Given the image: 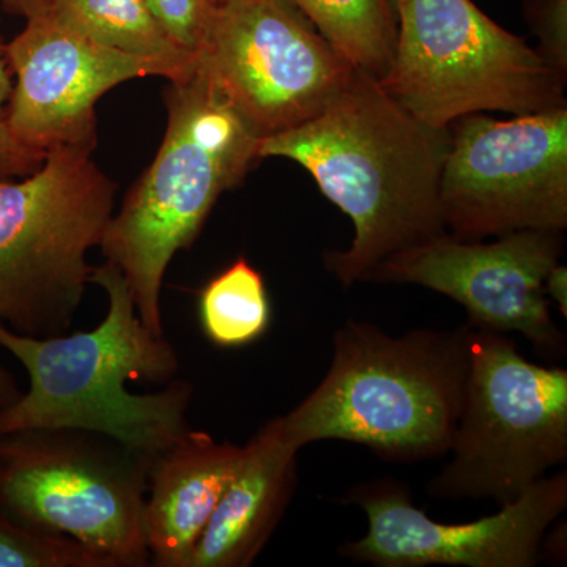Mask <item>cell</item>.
<instances>
[{
	"instance_id": "obj_1",
	"label": "cell",
	"mask_w": 567,
	"mask_h": 567,
	"mask_svg": "<svg viewBox=\"0 0 567 567\" xmlns=\"http://www.w3.org/2000/svg\"><path fill=\"white\" fill-rule=\"evenodd\" d=\"M447 147L450 128L417 121L379 80L353 69L315 118L262 137L259 156L303 166L352 219L350 248L324 256L349 289L388 257L446 234L440 178Z\"/></svg>"
},
{
	"instance_id": "obj_2",
	"label": "cell",
	"mask_w": 567,
	"mask_h": 567,
	"mask_svg": "<svg viewBox=\"0 0 567 567\" xmlns=\"http://www.w3.org/2000/svg\"><path fill=\"white\" fill-rule=\"evenodd\" d=\"M91 284L107 297L106 317L91 331L33 338L0 323V347L29 377L28 393L0 410V435L74 429L156 457L192 429L186 412L193 385L174 382L156 393H132L128 382H171L181 361L164 334L142 323L117 265L93 267Z\"/></svg>"
},
{
	"instance_id": "obj_3",
	"label": "cell",
	"mask_w": 567,
	"mask_h": 567,
	"mask_svg": "<svg viewBox=\"0 0 567 567\" xmlns=\"http://www.w3.org/2000/svg\"><path fill=\"white\" fill-rule=\"evenodd\" d=\"M470 324L391 336L347 320L333 334V360L319 386L279 416L298 451L341 440L385 462L445 456L464 409Z\"/></svg>"
},
{
	"instance_id": "obj_4",
	"label": "cell",
	"mask_w": 567,
	"mask_h": 567,
	"mask_svg": "<svg viewBox=\"0 0 567 567\" xmlns=\"http://www.w3.org/2000/svg\"><path fill=\"white\" fill-rule=\"evenodd\" d=\"M166 110L162 147L100 241L107 262L125 276L142 323L162 336L167 267L192 248L219 197L260 158L262 140L197 65L169 81Z\"/></svg>"
},
{
	"instance_id": "obj_5",
	"label": "cell",
	"mask_w": 567,
	"mask_h": 567,
	"mask_svg": "<svg viewBox=\"0 0 567 567\" xmlns=\"http://www.w3.org/2000/svg\"><path fill=\"white\" fill-rule=\"evenodd\" d=\"M92 153L55 148L33 173L0 178V323L14 333H66L91 284L87 252L118 188Z\"/></svg>"
},
{
	"instance_id": "obj_6",
	"label": "cell",
	"mask_w": 567,
	"mask_h": 567,
	"mask_svg": "<svg viewBox=\"0 0 567 567\" xmlns=\"http://www.w3.org/2000/svg\"><path fill=\"white\" fill-rule=\"evenodd\" d=\"M393 6L398 41L380 84L417 121L447 130L477 112L525 115L566 106L565 78L473 0Z\"/></svg>"
},
{
	"instance_id": "obj_7",
	"label": "cell",
	"mask_w": 567,
	"mask_h": 567,
	"mask_svg": "<svg viewBox=\"0 0 567 567\" xmlns=\"http://www.w3.org/2000/svg\"><path fill=\"white\" fill-rule=\"evenodd\" d=\"M464 409L436 499L514 502L567 461V371L529 363L506 333L470 327Z\"/></svg>"
},
{
	"instance_id": "obj_8",
	"label": "cell",
	"mask_w": 567,
	"mask_h": 567,
	"mask_svg": "<svg viewBox=\"0 0 567 567\" xmlns=\"http://www.w3.org/2000/svg\"><path fill=\"white\" fill-rule=\"evenodd\" d=\"M152 458L74 429L0 435V511L76 540L111 567L151 565L144 506Z\"/></svg>"
},
{
	"instance_id": "obj_9",
	"label": "cell",
	"mask_w": 567,
	"mask_h": 567,
	"mask_svg": "<svg viewBox=\"0 0 567 567\" xmlns=\"http://www.w3.org/2000/svg\"><path fill=\"white\" fill-rule=\"evenodd\" d=\"M446 233L477 241L567 226V107L496 121L470 114L450 126L440 178Z\"/></svg>"
},
{
	"instance_id": "obj_10",
	"label": "cell",
	"mask_w": 567,
	"mask_h": 567,
	"mask_svg": "<svg viewBox=\"0 0 567 567\" xmlns=\"http://www.w3.org/2000/svg\"><path fill=\"white\" fill-rule=\"evenodd\" d=\"M196 65L260 137L315 118L353 71L292 0H223Z\"/></svg>"
},
{
	"instance_id": "obj_11",
	"label": "cell",
	"mask_w": 567,
	"mask_h": 567,
	"mask_svg": "<svg viewBox=\"0 0 567 567\" xmlns=\"http://www.w3.org/2000/svg\"><path fill=\"white\" fill-rule=\"evenodd\" d=\"M368 517V532L339 548L357 563L379 567H533L548 529L567 507V473L546 476L492 516L442 524L425 516L401 481L358 484L344 496Z\"/></svg>"
},
{
	"instance_id": "obj_12",
	"label": "cell",
	"mask_w": 567,
	"mask_h": 567,
	"mask_svg": "<svg viewBox=\"0 0 567 567\" xmlns=\"http://www.w3.org/2000/svg\"><path fill=\"white\" fill-rule=\"evenodd\" d=\"M561 252L558 230H517L494 244L462 241L446 233L388 257L363 282L425 287L464 306L470 327L524 334L539 352L561 354L565 336L544 292Z\"/></svg>"
},
{
	"instance_id": "obj_13",
	"label": "cell",
	"mask_w": 567,
	"mask_h": 567,
	"mask_svg": "<svg viewBox=\"0 0 567 567\" xmlns=\"http://www.w3.org/2000/svg\"><path fill=\"white\" fill-rule=\"evenodd\" d=\"M7 59L10 132L41 158L62 147L95 151V107L111 89L140 78L173 80L162 62L85 39L48 13L25 20L7 41Z\"/></svg>"
},
{
	"instance_id": "obj_14",
	"label": "cell",
	"mask_w": 567,
	"mask_h": 567,
	"mask_svg": "<svg viewBox=\"0 0 567 567\" xmlns=\"http://www.w3.org/2000/svg\"><path fill=\"white\" fill-rule=\"evenodd\" d=\"M245 446L189 429L152 458L144 506L145 543L156 567H188L194 548L233 483Z\"/></svg>"
},
{
	"instance_id": "obj_15",
	"label": "cell",
	"mask_w": 567,
	"mask_h": 567,
	"mask_svg": "<svg viewBox=\"0 0 567 567\" xmlns=\"http://www.w3.org/2000/svg\"><path fill=\"white\" fill-rule=\"evenodd\" d=\"M300 451L278 417L245 446L244 462L224 492L188 567H248L267 546L297 488Z\"/></svg>"
},
{
	"instance_id": "obj_16",
	"label": "cell",
	"mask_w": 567,
	"mask_h": 567,
	"mask_svg": "<svg viewBox=\"0 0 567 567\" xmlns=\"http://www.w3.org/2000/svg\"><path fill=\"white\" fill-rule=\"evenodd\" d=\"M48 14L85 39L162 62L173 73L171 81L196 66V55L169 39L145 0H54Z\"/></svg>"
},
{
	"instance_id": "obj_17",
	"label": "cell",
	"mask_w": 567,
	"mask_h": 567,
	"mask_svg": "<svg viewBox=\"0 0 567 567\" xmlns=\"http://www.w3.org/2000/svg\"><path fill=\"white\" fill-rule=\"evenodd\" d=\"M353 69L385 78L393 63L398 18L393 0H292Z\"/></svg>"
},
{
	"instance_id": "obj_18",
	"label": "cell",
	"mask_w": 567,
	"mask_h": 567,
	"mask_svg": "<svg viewBox=\"0 0 567 567\" xmlns=\"http://www.w3.org/2000/svg\"><path fill=\"white\" fill-rule=\"evenodd\" d=\"M271 317L264 276L246 257H238L200 290V328L219 349H244L259 341L270 330Z\"/></svg>"
},
{
	"instance_id": "obj_19",
	"label": "cell",
	"mask_w": 567,
	"mask_h": 567,
	"mask_svg": "<svg viewBox=\"0 0 567 567\" xmlns=\"http://www.w3.org/2000/svg\"><path fill=\"white\" fill-rule=\"evenodd\" d=\"M0 567H111L70 537L41 532L0 511Z\"/></svg>"
},
{
	"instance_id": "obj_20",
	"label": "cell",
	"mask_w": 567,
	"mask_h": 567,
	"mask_svg": "<svg viewBox=\"0 0 567 567\" xmlns=\"http://www.w3.org/2000/svg\"><path fill=\"white\" fill-rule=\"evenodd\" d=\"M145 3L169 39L197 58L219 3L216 0H145Z\"/></svg>"
},
{
	"instance_id": "obj_21",
	"label": "cell",
	"mask_w": 567,
	"mask_h": 567,
	"mask_svg": "<svg viewBox=\"0 0 567 567\" xmlns=\"http://www.w3.org/2000/svg\"><path fill=\"white\" fill-rule=\"evenodd\" d=\"M13 91V76L7 59V40L0 21V178L24 177L33 173L44 158L22 147L9 126V103Z\"/></svg>"
},
{
	"instance_id": "obj_22",
	"label": "cell",
	"mask_w": 567,
	"mask_h": 567,
	"mask_svg": "<svg viewBox=\"0 0 567 567\" xmlns=\"http://www.w3.org/2000/svg\"><path fill=\"white\" fill-rule=\"evenodd\" d=\"M525 14L540 39L539 54L559 76L567 69V0H527Z\"/></svg>"
},
{
	"instance_id": "obj_23",
	"label": "cell",
	"mask_w": 567,
	"mask_h": 567,
	"mask_svg": "<svg viewBox=\"0 0 567 567\" xmlns=\"http://www.w3.org/2000/svg\"><path fill=\"white\" fill-rule=\"evenodd\" d=\"M544 292L550 298L563 317H567V268L565 265L557 264L548 271L546 281H544Z\"/></svg>"
},
{
	"instance_id": "obj_24",
	"label": "cell",
	"mask_w": 567,
	"mask_h": 567,
	"mask_svg": "<svg viewBox=\"0 0 567 567\" xmlns=\"http://www.w3.org/2000/svg\"><path fill=\"white\" fill-rule=\"evenodd\" d=\"M54 0H0V6L11 13L20 14V17L29 18L40 17V14L50 11Z\"/></svg>"
},
{
	"instance_id": "obj_25",
	"label": "cell",
	"mask_w": 567,
	"mask_h": 567,
	"mask_svg": "<svg viewBox=\"0 0 567 567\" xmlns=\"http://www.w3.org/2000/svg\"><path fill=\"white\" fill-rule=\"evenodd\" d=\"M22 391L14 377L0 364V410L7 409L21 398Z\"/></svg>"
},
{
	"instance_id": "obj_26",
	"label": "cell",
	"mask_w": 567,
	"mask_h": 567,
	"mask_svg": "<svg viewBox=\"0 0 567 567\" xmlns=\"http://www.w3.org/2000/svg\"><path fill=\"white\" fill-rule=\"evenodd\" d=\"M216 2L221 3V2H223V0H216Z\"/></svg>"
}]
</instances>
